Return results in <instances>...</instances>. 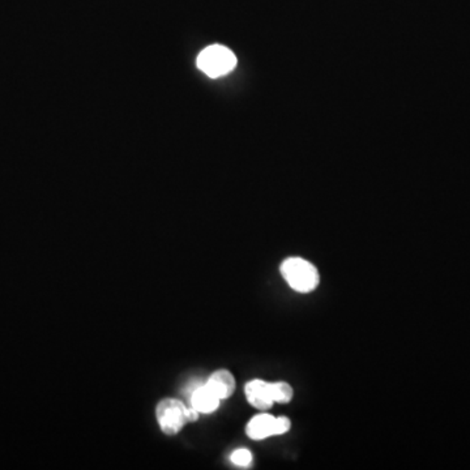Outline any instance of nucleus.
I'll use <instances>...</instances> for the list:
<instances>
[{"label":"nucleus","mask_w":470,"mask_h":470,"mask_svg":"<svg viewBox=\"0 0 470 470\" xmlns=\"http://www.w3.org/2000/svg\"><path fill=\"white\" fill-rule=\"evenodd\" d=\"M280 269L289 287L298 293H311L320 282L317 266L302 257H289Z\"/></svg>","instance_id":"1"},{"label":"nucleus","mask_w":470,"mask_h":470,"mask_svg":"<svg viewBox=\"0 0 470 470\" xmlns=\"http://www.w3.org/2000/svg\"><path fill=\"white\" fill-rule=\"evenodd\" d=\"M197 68L206 76L217 79L233 71L236 66L234 52L222 45H212L197 56Z\"/></svg>","instance_id":"2"},{"label":"nucleus","mask_w":470,"mask_h":470,"mask_svg":"<svg viewBox=\"0 0 470 470\" xmlns=\"http://www.w3.org/2000/svg\"><path fill=\"white\" fill-rule=\"evenodd\" d=\"M156 417L166 435H175L183 429L187 420V408L182 401L164 399L156 408Z\"/></svg>","instance_id":"3"},{"label":"nucleus","mask_w":470,"mask_h":470,"mask_svg":"<svg viewBox=\"0 0 470 470\" xmlns=\"http://www.w3.org/2000/svg\"><path fill=\"white\" fill-rule=\"evenodd\" d=\"M245 392L248 402L256 409H271L275 404L272 395V383L255 379L245 384Z\"/></svg>","instance_id":"4"},{"label":"nucleus","mask_w":470,"mask_h":470,"mask_svg":"<svg viewBox=\"0 0 470 470\" xmlns=\"http://www.w3.org/2000/svg\"><path fill=\"white\" fill-rule=\"evenodd\" d=\"M245 432L252 440H263L276 435V418L269 414H259L247 423Z\"/></svg>","instance_id":"5"},{"label":"nucleus","mask_w":470,"mask_h":470,"mask_svg":"<svg viewBox=\"0 0 470 470\" xmlns=\"http://www.w3.org/2000/svg\"><path fill=\"white\" fill-rule=\"evenodd\" d=\"M221 400L229 399L235 391V379L227 370H217L205 383Z\"/></svg>","instance_id":"6"},{"label":"nucleus","mask_w":470,"mask_h":470,"mask_svg":"<svg viewBox=\"0 0 470 470\" xmlns=\"http://www.w3.org/2000/svg\"><path fill=\"white\" fill-rule=\"evenodd\" d=\"M221 399L215 395L212 389L209 388L206 384L196 388L191 397V407L199 413H213L215 410L218 409Z\"/></svg>","instance_id":"7"},{"label":"nucleus","mask_w":470,"mask_h":470,"mask_svg":"<svg viewBox=\"0 0 470 470\" xmlns=\"http://www.w3.org/2000/svg\"><path fill=\"white\" fill-rule=\"evenodd\" d=\"M272 395H273L275 402L287 404L293 399L294 391L290 384H287V381H277L272 384Z\"/></svg>","instance_id":"8"},{"label":"nucleus","mask_w":470,"mask_h":470,"mask_svg":"<svg viewBox=\"0 0 470 470\" xmlns=\"http://www.w3.org/2000/svg\"><path fill=\"white\" fill-rule=\"evenodd\" d=\"M232 462L238 467H248L252 462V453L248 450H236L232 453Z\"/></svg>","instance_id":"9"},{"label":"nucleus","mask_w":470,"mask_h":470,"mask_svg":"<svg viewBox=\"0 0 470 470\" xmlns=\"http://www.w3.org/2000/svg\"><path fill=\"white\" fill-rule=\"evenodd\" d=\"M291 422L287 417H278L276 418V435H282L290 430Z\"/></svg>","instance_id":"10"},{"label":"nucleus","mask_w":470,"mask_h":470,"mask_svg":"<svg viewBox=\"0 0 470 470\" xmlns=\"http://www.w3.org/2000/svg\"><path fill=\"white\" fill-rule=\"evenodd\" d=\"M199 414H200V413L195 409L194 407L187 408V420H188V422H195V420H197V419H199Z\"/></svg>","instance_id":"11"}]
</instances>
